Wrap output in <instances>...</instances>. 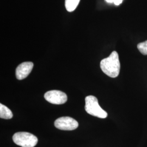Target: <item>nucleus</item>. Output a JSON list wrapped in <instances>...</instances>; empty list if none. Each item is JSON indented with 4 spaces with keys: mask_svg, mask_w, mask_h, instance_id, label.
<instances>
[{
    "mask_svg": "<svg viewBox=\"0 0 147 147\" xmlns=\"http://www.w3.org/2000/svg\"><path fill=\"white\" fill-rule=\"evenodd\" d=\"M100 68L109 77L117 78L121 69V63L117 52L114 51L111 53L109 57L103 59L100 62Z\"/></svg>",
    "mask_w": 147,
    "mask_h": 147,
    "instance_id": "nucleus-1",
    "label": "nucleus"
},
{
    "mask_svg": "<svg viewBox=\"0 0 147 147\" xmlns=\"http://www.w3.org/2000/svg\"><path fill=\"white\" fill-rule=\"evenodd\" d=\"M85 110L89 115L100 118L107 117V113L100 107L98 100L94 96H87L85 98Z\"/></svg>",
    "mask_w": 147,
    "mask_h": 147,
    "instance_id": "nucleus-2",
    "label": "nucleus"
},
{
    "mask_svg": "<svg viewBox=\"0 0 147 147\" xmlns=\"http://www.w3.org/2000/svg\"><path fill=\"white\" fill-rule=\"evenodd\" d=\"M13 142L22 147H34L37 145L38 138L34 135L26 132H19L14 134Z\"/></svg>",
    "mask_w": 147,
    "mask_h": 147,
    "instance_id": "nucleus-3",
    "label": "nucleus"
},
{
    "mask_svg": "<svg viewBox=\"0 0 147 147\" xmlns=\"http://www.w3.org/2000/svg\"><path fill=\"white\" fill-rule=\"evenodd\" d=\"M44 98L49 102L56 105L63 104L68 99L67 95L65 93L57 90L48 91L44 95Z\"/></svg>",
    "mask_w": 147,
    "mask_h": 147,
    "instance_id": "nucleus-4",
    "label": "nucleus"
},
{
    "mask_svg": "<svg viewBox=\"0 0 147 147\" xmlns=\"http://www.w3.org/2000/svg\"><path fill=\"white\" fill-rule=\"evenodd\" d=\"M55 126L62 130H74L79 126L75 119L69 117H62L55 121Z\"/></svg>",
    "mask_w": 147,
    "mask_h": 147,
    "instance_id": "nucleus-5",
    "label": "nucleus"
},
{
    "mask_svg": "<svg viewBox=\"0 0 147 147\" xmlns=\"http://www.w3.org/2000/svg\"><path fill=\"white\" fill-rule=\"evenodd\" d=\"M33 67V63L26 62L20 64L16 69V77L17 79L21 80L26 78L31 72Z\"/></svg>",
    "mask_w": 147,
    "mask_h": 147,
    "instance_id": "nucleus-6",
    "label": "nucleus"
},
{
    "mask_svg": "<svg viewBox=\"0 0 147 147\" xmlns=\"http://www.w3.org/2000/svg\"><path fill=\"white\" fill-rule=\"evenodd\" d=\"M13 113L11 110L5 105L0 104V117L5 119H10L13 117Z\"/></svg>",
    "mask_w": 147,
    "mask_h": 147,
    "instance_id": "nucleus-7",
    "label": "nucleus"
},
{
    "mask_svg": "<svg viewBox=\"0 0 147 147\" xmlns=\"http://www.w3.org/2000/svg\"><path fill=\"white\" fill-rule=\"evenodd\" d=\"M80 0H65V6L66 9L69 12L74 11L79 5Z\"/></svg>",
    "mask_w": 147,
    "mask_h": 147,
    "instance_id": "nucleus-8",
    "label": "nucleus"
},
{
    "mask_svg": "<svg viewBox=\"0 0 147 147\" xmlns=\"http://www.w3.org/2000/svg\"><path fill=\"white\" fill-rule=\"evenodd\" d=\"M137 48L140 52L144 55H147V40L140 42L137 45Z\"/></svg>",
    "mask_w": 147,
    "mask_h": 147,
    "instance_id": "nucleus-9",
    "label": "nucleus"
},
{
    "mask_svg": "<svg viewBox=\"0 0 147 147\" xmlns=\"http://www.w3.org/2000/svg\"><path fill=\"white\" fill-rule=\"evenodd\" d=\"M108 3H113L115 5H118L121 4L123 0H105Z\"/></svg>",
    "mask_w": 147,
    "mask_h": 147,
    "instance_id": "nucleus-10",
    "label": "nucleus"
}]
</instances>
